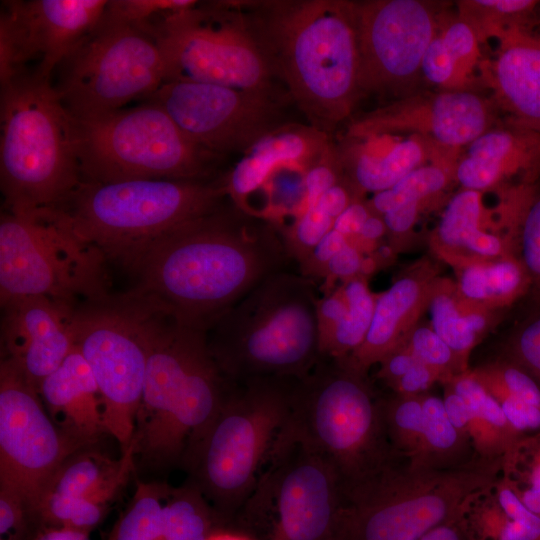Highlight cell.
I'll use <instances>...</instances> for the list:
<instances>
[{"label": "cell", "mask_w": 540, "mask_h": 540, "mask_svg": "<svg viewBox=\"0 0 540 540\" xmlns=\"http://www.w3.org/2000/svg\"><path fill=\"white\" fill-rule=\"evenodd\" d=\"M0 88L6 211L58 208L83 181L75 119L51 80L25 73Z\"/></svg>", "instance_id": "5"}, {"label": "cell", "mask_w": 540, "mask_h": 540, "mask_svg": "<svg viewBox=\"0 0 540 540\" xmlns=\"http://www.w3.org/2000/svg\"><path fill=\"white\" fill-rule=\"evenodd\" d=\"M209 540H254L239 531L224 528L215 532Z\"/></svg>", "instance_id": "60"}, {"label": "cell", "mask_w": 540, "mask_h": 540, "mask_svg": "<svg viewBox=\"0 0 540 540\" xmlns=\"http://www.w3.org/2000/svg\"><path fill=\"white\" fill-rule=\"evenodd\" d=\"M334 221L314 204L289 225L279 227L291 259L299 265L333 229Z\"/></svg>", "instance_id": "46"}, {"label": "cell", "mask_w": 540, "mask_h": 540, "mask_svg": "<svg viewBox=\"0 0 540 540\" xmlns=\"http://www.w3.org/2000/svg\"><path fill=\"white\" fill-rule=\"evenodd\" d=\"M76 308L48 296L22 297L2 304L1 360L38 390L75 347Z\"/></svg>", "instance_id": "21"}, {"label": "cell", "mask_w": 540, "mask_h": 540, "mask_svg": "<svg viewBox=\"0 0 540 540\" xmlns=\"http://www.w3.org/2000/svg\"><path fill=\"white\" fill-rule=\"evenodd\" d=\"M171 486L136 482L135 493L105 540H161L163 509Z\"/></svg>", "instance_id": "35"}, {"label": "cell", "mask_w": 540, "mask_h": 540, "mask_svg": "<svg viewBox=\"0 0 540 540\" xmlns=\"http://www.w3.org/2000/svg\"><path fill=\"white\" fill-rule=\"evenodd\" d=\"M80 449L52 420L37 388L1 360L0 487L23 499L33 523L57 471Z\"/></svg>", "instance_id": "16"}, {"label": "cell", "mask_w": 540, "mask_h": 540, "mask_svg": "<svg viewBox=\"0 0 540 540\" xmlns=\"http://www.w3.org/2000/svg\"><path fill=\"white\" fill-rule=\"evenodd\" d=\"M364 254L348 242L328 262L320 290L328 293L335 289L337 281L341 283L361 275Z\"/></svg>", "instance_id": "51"}, {"label": "cell", "mask_w": 540, "mask_h": 540, "mask_svg": "<svg viewBox=\"0 0 540 540\" xmlns=\"http://www.w3.org/2000/svg\"><path fill=\"white\" fill-rule=\"evenodd\" d=\"M502 457L477 455L450 469L391 464L346 497V540H420L463 513L501 476Z\"/></svg>", "instance_id": "9"}, {"label": "cell", "mask_w": 540, "mask_h": 540, "mask_svg": "<svg viewBox=\"0 0 540 540\" xmlns=\"http://www.w3.org/2000/svg\"><path fill=\"white\" fill-rule=\"evenodd\" d=\"M336 540H346V539H345V535H343V536L337 538Z\"/></svg>", "instance_id": "61"}, {"label": "cell", "mask_w": 540, "mask_h": 540, "mask_svg": "<svg viewBox=\"0 0 540 540\" xmlns=\"http://www.w3.org/2000/svg\"><path fill=\"white\" fill-rule=\"evenodd\" d=\"M139 296L144 304L147 361L134 438L136 456L150 465L160 454H182L200 438L231 382L210 352L207 331Z\"/></svg>", "instance_id": "3"}, {"label": "cell", "mask_w": 540, "mask_h": 540, "mask_svg": "<svg viewBox=\"0 0 540 540\" xmlns=\"http://www.w3.org/2000/svg\"><path fill=\"white\" fill-rule=\"evenodd\" d=\"M144 100L159 105L188 138L218 156L244 153L285 124L275 95L222 85L166 81Z\"/></svg>", "instance_id": "17"}, {"label": "cell", "mask_w": 540, "mask_h": 540, "mask_svg": "<svg viewBox=\"0 0 540 540\" xmlns=\"http://www.w3.org/2000/svg\"><path fill=\"white\" fill-rule=\"evenodd\" d=\"M379 408L388 440L403 459H416L423 437L424 416L421 395L378 396Z\"/></svg>", "instance_id": "37"}, {"label": "cell", "mask_w": 540, "mask_h": 540, "mask_svg": "<svg viewBox=\"0 0 540 540\" xmlns=\"http://www.w3.org/2000/svg\"><path fill=\"white\" fill-rule=\"evenodd\" d=\"M438 266L428 259L403 269L392 285L377 294L374 314L363 343L348 357L337 360L368 377L370 368L398 348L428 309Z\"/></svg>", "instance_id": "22"}, {"label": "cell", "mask_w": 540, "mask_h": 540, "mask_svg": "<svg viewBox=\"0 0 540 540\" xmlns=\"http://www.w3.org/2000/svg\"><path fill=\"white\" fill-rule=\"evenodd\" d=\"M464 513L434 527L420 540H474Z\"/></svg>", "instance_id": "58"}, {"label": "cell", "mask_w": 540, "mask_h": 540, "mask_svg": "<svg viewBox=\"0 0 540 540\" xmlns=\"http://www.w3.org/2000/svg\"><path fill=\"white\" fill-rule=\"evenodd\" d=\"M54 85L75 119L122 109L144 100L165 80V63L157 40L145 29L108 16L59 65Z\"/></svg>", "instance_id": "14"}, {"label": "cell", "mask_w": 540, "mask_h": 540, "mask_svg": "<svg viewBox=\"0 0 540 540\" xmlns=\"http://www.w3.org/2000/svg\"><path fill=\"white\" fill-rule=\"evenodd\" d=\"M331 145L329 135L311 125L283 124L252 145L223 175L229 200L248 213L273 170L288 162L314 161Z\"/></svg>", "instance_id": "24"}, {"label": "cell", "mask_w": 540, "mask_h": 540, "mask_svg": "<svg viewBox=\"0 0 540 540\" xmlns=\"http://www.w3.org/2000/svg\"><path fill=\"white\" fill-rule=\"evenodd\" d=\"M106 0L5 1L0 16V86L29 73H52L99 23Z\"/></svg>", "instance_id": "18"}, {"label": "cell", "mask_w": 540, "mask_h": 540, "mask_svg": "<svg viewBox=\"0 0 540 540\" xmlns=\"http://www.w3.org/2000/svg\"><path fill=\"white\" fill-rule=\"evenodd\" d=\"M470 372L496 401L509 395L540 408V386L514 363L497 356Z\"/></svg>", "instance_id": "43"}, {"label": "cell", "mask_w": 540, "mask_h": 540, "mask_svg": "<svg viewBox=\"0 0 540 540\" xmlns=\"http://www.w3.org/2000/svg\"><path fill=\"white\" fill-rule=\"evenodd\" d=\"M107 512L108 506L85 497L49 491L36 510L34 523L37 529L45 526L91 534L103 521Z\"/></svg>", "instance_id": "42"}, {"label": "cell", "mask_w": 540, "mask_h": 540, "mask_svg": "<svg viewBox=\"0 0 540 540\" xmlns=\"http://www.w3.org/2000/svg\"><path fill=\"white\" fill-rule=\"evenodd\" d=\"M455 178V170L442 163L422 165L391 188L375 193L368 206L375 214H384L408 203H425L440 193Z\"/></svg>", "instance_id": "40"}, {"label": "cell", "mask_w": 540, "mask_h": 540, "mask_svg": "<svg viewBox=\"0 0 540 540\" xmlns=\"http://www.w3.org/2000/svg\"><path fill=\"white\" fill-rule=\"evenodd\" d=\"M459 293L492 310H502L529 294L531 280L518 258L509 254L455 270Z\"/></svg>", "instance_id": "32"}, {"label": "cell", "mask_w": 540, "mask_h": 540, "mask_svg": "<svg viewBox=\"0 0 540 540\" xmlns=\"http://www.w3.org/2000/svg\"><path fill=\"white\" fill-rule=\"evenodd\" d=\"M498 357L522 368L540 386V306L531 308L511 330Z\"/></svg>", "instance_id": "45"}, {"label": "cell", "mask_w": 540, "mask_h": 540, "mask_svg": "<svg viewBox=\"0 0 540 540\" xmlns=\"http://www.w3.org/2000/svg\"><path fill=\"white\" fill-rule=\"evenodd\" d=\"M194 0H112L108 1L105 13L117 20L144 26L170 12L195 6Z\"/></svg>", "instance_id": "47"}, {"label": "cell", "mask_w": 540, "mask_h": 540, "mask_svg": "<svg viewBox=\"0 0 540 540\" xmlns=\"http://www.w3.org/2000/svg\"><path fill=\"white\" fill-rule=\"evenodd\" d=\"M423 204L418 202L404 204L382 216L387 234L390 236L389 244L397 252L402 247V240L413 228Z\"/></svg>", "instance_id": "54"}, {"label": "cell", "mask_w": 540, "mask_h": 540, "mask_svg": "<svg viewBox=\"0 0 540 540\" xmlns=\"http://www.w3.org/2000/svg\"><path fill=\"white\" fill-rule=\"evenodd\" d=\"M424 429L420 451L409 462L434 469L456 468L469 463L477 454L474 446L451 423L443 399L421 394Z\"/></svg>", "instance_id": "33"}, {"label": "cell", "mask_w": 540, "mask_h": 540, "mask_svg": "<svg viewBox=\"0 0 540 540\" xmlns=\"http://www.w3.org/2000/svg\"><path fill=\"white\" fill-rule=\"evenodd\" d=\"M136 457V440L113 460L92 450L80 449L60 467L48 490L85 497L108 506L129 479Z\"/></svg>", "instance_id": "29"}, {"label": "cell", "mask_w": 540, "mask_h": 540, "mask_svg": "<svg viewBox=\"0 0 540 540\" xmlns=\"http://www.w3.org/2000/svg\"><path fill=\"white\" fill-rule=\"evenodd\" d=\"M291 378H256L231 386L182 464L229 528L251 494L291 413Z\"/></svg>", "instance_id": "7"}, {"label": "cell", "mask_w": 540, "mask_h": 540, "mask_svg": "<svg viewBox=\"0 0 540 540\" xmlns=\"http://www.w3.org/2000/svg\"><path fill=\"white\" fill-rule=\"evenodd\" d=\"M228 200L224 176L208 180H83L58 208L74 231L107 262L125 268L138 254L180 226Z\"/></svg>", "instance_id": "6"}, {"label": "cell", "mask_w": 540, "mask_h": 540, "mask_svg": "<svg viewBox=\"0 0 540 540\" xmlns=\"http://www.w3.org/2000/svg\"><path fill=\"white\" fill-rule=\"evenodd\" d=\"M345 512L333 465L284 426L229 528L254 540H336Z\"/></svg>", "instance_id": "10"}, {"label": "cell", "mask_w": 540, "mask_h": 540, "mask_svg": "<svg viewBox=\"0 0 540 540\" xmlns=\"http://www.w3.org/2000/svg\"><path fill=\"white\" fill-rule=\"evenodd\" d=\"M340 285L348 309L321 354L335 360L348 357L363 343L372 322L377 298V294L369 289L366 277L358 276Z\"/></svg>", "instance_id": "36"}, {"label": "cell", "mask_w": 540, "mask_h": 540, "mask_svg": "<svg viewBox=\"0 0 540 540\" xmlns=\"http://www.w3.org/2000/svg\"><path fill=\"white\" fill-rule=\"evenodd\" d=\"M491 83L511 125L540 133V36L526 27L501 32Z\"/></svg>", "instance_id": "25"}, {"label": "cell", "mask_w": 540, "mask_h": 540, "mask_svg": "<svg viewBox=\"0 0 540 540\" xmlns=\"http://www.w3.org/2000/svg\"><path fill=\"white\" fill-rule=\"evenodd\" d=\"M38 392L52 420L81 447L106 433L97 383L76 346Z\"/></svg>", "instance_id": "27"}, {"label": "cell", "mask_w": 540, "mask_h": 540, "mask_svg": "<svg viewBox=\"0 0 540 540\" xmlns=\"http://www.w3.org/2000/svg\"><path fill=\"white\" fill-rule=\"evenodd\" d=\"M275 70L309 125L329 135L361 95L355 2L245 1Z\"/></svg>", "instance_id": "2"}, {"label": "cell", "mask_w": 540, "mask_h": 540, "mask_svg": "<svg viewBox=\"0 0 540 540\" xmlns=\"http://www.w3.org/2000/svg\"><path fill=\"white\" fill-rule=\"evenodd\" d=\"M533 0H472L459 4V18L475 32L479 41L497 37L511 27H525L537 5Z\"/></svg>", "instance_id": "41"}, {"label": "cell", "mask_w": 540, "mask_h": 540, "mask_svg": "<svg viewBox=\"0 0 540 540\" xmlns=\"http://www.w3.org/2000/svg\"><path fill=\"white\" fill-rule=\"evenodd\" d=\"M401 345L419 362L441 372L445 382L470 369L468 361L443 341L431 326L418 323Z\"/></svg>", "instance_id": "44"}, {"label": "cell", "mask_w": 540, "mask_h": 540, "mask_svg": "<svg viewBox=\"0 0 540 540\" xmlns=\"http://www.w3.org/2000/svg\"><path fill=\"white\" fill-rule=\"evenodd\" d=\"M371 214L372 211L368 203L357 200L335 219L333 229L350 239L359 233Z\"/></svg>", "instance_id": "57"}, {"label": "cell", "mask_w": 540, "mask_h": 540, "mask_svg": "<svg viewBox=\"0 0 540 540\" xmlns=\"http://www.w3.org/2000/svg\"><path fill=\"white\" fill-rule=\"evenodd\" d=\"M36 530L23 499L0 487V540H31Z\"/></svg>", "instance_id": "48"}, {"label": "cell", "mask_w": 540, "mask_h": 540, "mask_svg": "<svg viewBox=\"0 0 540 540\" xmlns=\"http://www.w3.org/2000/svg\"><path fill=\"white\" fill-rule=\"evenodd\" d=\"M419 361L402 345L389 353L378 365L376 377L391 388Z\"/></svg>", "instance_id": "55"}, {"label": "cell", "mask_w": 540, "mask_h": 540, "mask_svg": "<svg viewBox=\"0 0 540 540\" xmlns=\"http://www.w3.org/2000/svg\"><path fill=\"white\" fill-rule=\"evenodd\" d=\"M509 253L520 260L531 280V308L540 306V192L534 185L508 229ZM530 308V309H531Z\"/></svg>", "instance_id": "39"}, {"label": "cell", "mask_w": 540, "mask_h": 540, "mask_svg": "<svg viewBox=\"0 0 540 540\" xmlns=\"http://www.w3.org/2000/svg\"><path fill=\"white\" fill-rule=\"evenodd\" d=\"M431 327L464 360L495 324L498 310L465 299L456 282L438 277L429 302Z\"/></svg>", "instance_id": "30"}, {"label": "cell", "mask_w": 540, "mask_h": 540, "mask_svg": "<svg viewBox=\"0 0 540 540\" xmlns=\"http://www.w3.org/2000/svg\"><path fill=\"white\" fill-rule=\"evenodd\" d=\"M315 281L289 270L272 274L208 331L210 352L231 382L298 379L320 359Z\"/></svg>", "instance_id": "4"}, {"label": "cell", "mask_w": 540, "mask_h": 540, "mask_svg": "<svg viewBox=\"0 0 540 540\" xmlns=\"http://www.w3.org/2000/svg\"><path fill=\"white\" fill-rule=\"evenodd\" d=\"M107 260L58 209L1 213L0 304L48 296L75 305L108 294Z\"/></svg>", "instance_id": "13"}, {"label": "cell", "mask_w": 540, "mask_h": 540, "mask_svg": "<svg viewBox=\"0 0 540 540\" xmlns=\"http://www.w3.org/2000/svg\"><path fill=\"white\" fill-rule=\"evenodd\" d=\"M539 176L540 133L512 125L480 135L455 166L463 189L482 193L513 179L535 184Z\"/></svg>", "instance_id": "23"}, {"label": "cell", "mask_w": 540, "mask_h": 540, "mask_svg": "<svg viewBox=\"0 0 540 540\" xmlns=\"http://www.w3.org/2000/svg\"><path fill=\"white\" fill-rule=\"evenodd\" d=\"M348 242L346 236L332 229L298 265L299 273L316 283L322 281L328 262Z\"/></svg>", "instance_id": "52"}, {"label": "cell", "mask_w": 540, "mask_h": 540, "mask_svg": "<svg viewBox=\"0 0 540 540\" xmlns=\"http://www.w3.org/2000/svg\"><path fill=\"white\" fill-rule=\"evenodd\" d=\"M75 122L83 180L215 178L221 156L195 144L153 102Z\"/></svg>", "instance_id": "12"}, {"label": "cell", "mask_w": 540, "mask_h": 540, "mask_svg": "<svg viewBox=\"0 0 540 540\" xmlns=\"http://www.w3.org/2000/svg\"><path fill=\"white\" fill-rule=\"evenodd\" d=\"M487 102L468 90L406 95L355 119L346 137L377 134L418 136L444 149L469 145L488 131Z\"/></svg>", "instance_id": "20"}, {"label": "cell", "mask_w": 540, "mask_h": 540, "mask_svg": "<svg viewBox=\"0 0 540 540\" xmlns=\"http://www.w3.org/2000/svg\"><path fill=\"white\" fill-rule=\"evenodd\" d=\"M482 194L467 189L458 192L431 235L433 252L454 270L510 254L507 236L489 229Z\"/></svg>", "instance_id": "28"}, {"label": "cell", "mask_w": 540, "mask_h": 540, "mask_svg": "<svg viewBox=\"0 0 540 540\" xmlns=\"http://www.w3.org/2000/svg\"><path fill=\"white\" fill-rule=\"evenodd\" d=\"M74 339L97 383L105 432L123 452L135 434L146 370L142 298L130 290L79 303Z\"/></svg>", "instance_id": "15"}, {"label": "cell", "mask_w": 540, "mask_h": 540, "mask_svg": "<svg viewBox=\"0 0 540 540\" xmlns=\"http://www.w3.org/2000/svg\"><path fill=\"white\" fill-rule=\"evenodd\" d=\"M31 540H90V534L76 530L42 526L35 531Z\"/></svg>", "instance_id": "59"}, {"label": "cell", "mask_w": 540, "mask_h": 540, "mask_svg": "<svg viewBox=\"0 0 540 540\" xmlns=\"http://www.w3.org/2000/svg\"><path fill=\"white\" fill-rule=\"evenodd\" d=\"M357 200H361L360 195L343 178L339 183L324 192L318 198L315 205L335 220L345 209Z\"/></svg>", "instance_id": "56"}, {"label": "cell", "mask_w": 540, "mask_h": 540, "mask_svg": "<svg viewBox=\"0 0 540 540\" xmlns=\"http://www.w3.org/2000/svg\"><path fill=\"white\" fill-rule=\"evenodd\" d=\"M479 64V40L462 19L437 28L423 56L421 74L445 91L465 90L464 86Z\"/></svg>", "instance_id": "31"}, {"label": "cell", "mask_w": 540, "mask_h": 540, "mask_svg": "<svg viewBox=\"0 0 540 540\" xmlns=\"http://www.w3.org/2000/svg\"><path fill=\"white\" fill-rule=\"evenodd\" d=\"M445 382L444 375L438 370L418 362L390 388L393 393L402 396H417L429 392L434 383Z\"/></svg>", "instance_id": "53"}, {"label": "cell", "mask_w": 540, "mask_h": 540, "mask_svg": "<svg viewBox=\"0 0 540 540\" xmlns=\"http://www.w3.org/2000/svg\"><path fill=\"white\" fill-rule=\"evenodd\" d=\"M343 179L336 145L329 149L305 173L307 207L316 203L318 198L328 189Z\"/></svg>", "instance_id": "49"}, {"label": "cell", "mask_w": 540, "mask_h": 540, "mask_svg": "<svg viewBox=\"0 0 540 540\" xmlns=\"http://www.w3.org/2000/svg\"><path fill=\"white\" fill-rule=\"evenodd\" d=\"M348 309L341 285L319 296L316 303V322L319 351L323 353Z\"/></svg>", "instance_id": "50"}, {"label": "cell", "mask_w": 540, "mask_h": 540, "mask_svg": "<svg viewBox=\"0 0 540 540\" xmlns=\"http://www.w3.org/2000/svg\"><path fill=\"white\" fill-rule=\"evenodd\" d=\"M198 3L142 26L162 51L164 82L194 81L274 95L277 75L242 5Z\"/></svg>", "instance_id": "11"}, {"label": "cell", "mask_w": 540, "mask_h": 540, "mask_svg": "<svg viewBox=\"0 0 540 540\" xmlns=\"http://www.w3.org/2000/svg\"><path fill=\"white\" fill-rule=\"evenodd\" d=\"M285 428L324 456L337 471L346 497L401 460L383 425L378 396L368 380L321 356L295 379Z\"/></svg>", "instance_id": "8"}, {"label": "cell", "mask_w": 540, "mask_h": 540, "mask_svg": "<svg viewBox=\"0 0 540 540\" xmlns=\"http://www.w3.org/2000/svg\"><path fill=\"white\" fill-rule=\"evenodd\" d=\"M336 149L343 178L359 195L391 188L427 155L424 139L404 134L344 136Z\"/></svg>", "instance_id": "26"}, {"label": "cell", "mask_w": 540, "mask_h": 540, "mask_svg": "<svg viewBox=\"0 0 540 540\" xmlns=\"http://www.w3.org/2000/svg\"><path fill=\"white\" fill-rule=\"evenodd\" d=\"M224 528L218 513L191 480L170 488L163 509L161 540H209Z\"/></svg>", "instance_id": "34"}, {"label": "cell", "mask_w": 540, "mask_h": 540, "mask_svg": "<svg viewBox=\"0 0 540 540\" xmlns=\"http://www.w3.org/2000/svg\"><path fill=\"white\" fill-rule=\"evenodd\" d=\"M360 92L398 93L421 73L439 21L418 0L355 2Z\"/></svg>", "instance_id": "19"}, {"label": "cell", "mask_w": 540, "mask_h": 540, "mask_svg": "<svg viewBox=\"0 0 540 540\" xmlns=\"http://www.w3.org/2000/svg\"><path fill=\"white\" fill-rule=\"evenodd\" d=\"M291 259L280 228L228 198L138 254L124 268L131 289L181 322L205 331Z\"/></svg>", "instance_id": "1"}, {"label": "cell", "mask_w": 540, "mask_h": 540, "mask_svg": "<svg viewBox=\"0 0 540 540\" xmlns=\"http://www.w3.org/2000/svg\"><path fill=\"white\" fill-rule=\"evenodd\" d=\"M501 478L540 516V431L522 435L502 456Z\"/></svg>", "instance_id": "38"}]
</instances>
